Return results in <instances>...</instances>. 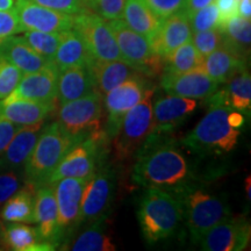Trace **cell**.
Wrapping results in <instances>:
<instances>
[{"instance_id": "6da1fadb", "label": "cell", "mask_w": 251, "mask_h": 251, "mask_svg": "<svg viewBox=\"0 0 251 251\" xmlns=\"http://www.w3.org/2000/svg\"><path fill=\"white\" fill-rule=\"evenodd\" d=\"M170 134L149 135L136 153L131 179L144 187L172 188L175 192L190 184L191 168Z\"/></svg>"}, {"instance_id": "7a4b0ae2", "label": "cell", "mask_w": 251, "mask_h": 251, "mask_svg": "<svg viewBox=\"0 0 251 251\" xmlns=\"http://www.w3.org/2000/svg\"><path fill=\"white\" fill-rule=\"evenodd\" d=\"M137 218L144 240L153 244L176 233L184 219L183 205L166 190L148 187L140 201Z\"/></svg>"}, {"instance_id": "3957f363", "label": "cell", "mask_w": 251, "mask_h": 251, "mask_svg": "<svg viewBox=\"0 0 251 251\" xmlns=\"http://www.w3.org/2000/svg\"><path fill=\"white\" fill-rule=\"evenodd\" d=\"M205 117L183 139V144L194 153L229 152L240 137V128L230 121L233 108L219 103H208Z\"/></svg>"}, {"instance_id": "277c9868", "label": "cell", "mask_w": 251, "mask_h": 251, "mask_svg": "<svg viewBox=\"0 0 251 251\" xmlns=\"http://www.w3.org/2000/svg\"><path fill=\"white\" fill-rule=\"evenodd\" d=\"M81 142L68 134L57 121L42 128L35 147L25 163V183L36 188L47 184L49 176L72 147Z\"/></svg>"}, {"instance_id": "5b68a950", "label": "cell", "mask_w": 251, "mask_h": 251, "mask_svg": "<svg viewBox=\"0 0 251 251\" xmlns=\"http://www.w3.org/2000/svg\"><path fill=\"white\" fill-rule=\"evenodd\" d=\"M175 193L183 205L184 219L193 243L200 242L209 229L230 216L227 203L202 188L187 184Z\"/></svg>"}, {"instance_id": "8992f818", "label": "cell", "mask_w": 251, "mask_h": 251, "mask_svg": "<svg viewBox=\"0 0 251 251\" xmlns=\"http://www.w3.org/2000/svg\"><path fill=\"white\" fill-rule=\"evenodd\" d=\"M109 141L103 129H100L72 147L49 176L47 184L63 178H89L106 163Z\"/></svg>"}, {"instance_id": "52a82bcc", "label": "cell", "mask_w": 251, "mask_h": 251, "mask_svg": "<svg viewBox=\"0 0 251 251\" xmlns=\"http://www.w3.org/2000/svg\"><path fill=\"white\" fill-rule=\"evenodd\" d=\"M149 87L143 99L127 112L117 135L113 137L115 158L127 162L134 158L152 130V97L155 90Z\"/></svg>"}, {"instance_id": "ba28073f", "label": "cell", "mask_w": 251, "mask_h": 251, "mask_svg": "<svg viewBox=\"0 0 251 251\" xmlns=\"http://www.w3.org/2000/svg\"><path fill=\"white\" fill-rule=\"evenodd\" d=\"M108 26L126 63L143 76L155 77L164 71V58L152 51L146 36L131 29L122 18L109 20Z\"/></svg>"}, {"instance_id": "9c48e42d", "label": "cell", "mask_w": 251, "mask_h": 251, "mask_svg": "<svg viewBox=\"0 0 251 251\" xmlns=\"http://www.w3.org/2000/svg\"><path fill=\"white\" fill-rule=\"evenodd\" d=\"M102 96L98 91L79 99L62 103L57 114L61 127L76 139L83 141L100 129L102 126Z\"/></svg>"}, {"instance_id": "30bf717a", "label": "cell", "mask_w": 251, "mask_h": 251, "mask_svg": "<svg viewBox=\"0 0 251 251\" xmlns=\"http://www.w3.org/2000/svg\"><path fill=\"white\" fill-rule=\"evenodd\" d=\"M72 29L85 42L94 61H124L111 28L100 15L92 11L75 15Z\"/></svg>"}, {"instance_id": "8fae6325", "label": "cell", "mask_w": 251, "mask_h": 251, "mask_svg": "<svg viewBox=\"0 0 251 251\" xmlns=\"http://www.w3.org/2000/svg\"><path fill=\"white\" fill-rule=\"evenodd\" d=\"M117 191V175L111 166L102 164L90 176L81 198L80 225L93 222L111 207Z\"/></svg>"}, {"instance_id": "7c38bea8", "label": "cell", "mask_w": 251, "mask_h": 251, "mask_svg": "<svg viewBox=\"0 0 251 251\" xmlns=\"http://www.w3.org/2000/svg\"><path fill=\"white\" fill-rule=\"evenodd\" d=\"M148 89L144 76L140 75L129 78L103 96L102 103L107 113L103 131L109 140L117 135L125 115L143 99Z\"/></svg>"}, {"instance_id": "4fadbf2b", "label": "cell", "mask_w": 251, "mask_h": 251, "mask_svg": "<svg viewBox=\"0 0 251 251\" xmlns=\"http://www.w3.org/2000/svg\"><path fill=\"white\" fill-rule=\"evenodd\" d=\"M89 178H63L51 184L58 213L61 240L67 238L80 225L81 198Z\"/></svg>"}, {"instance_id": "5bb4252c", "label": "cell", "mask_w": 251, "mask_h": 251, "mask_svg": "<svg viewBox=\"0 0 251 251\" xmlns=\"http://www.w3.org/2000/svg\"><path fill=\"white\" fill-rule=\"evenodd\" d=\"M59 71L54 63L49 62L41 70L24 74L7 98L2 101L31 100V101H51L57 99V81Z\"/></svg>"}, {"instance_id": "9a60e30c", "label": "cell", "mask_w": 251, "mask_h": 251, "mask_svg": "<svg viewBox=\"0 0 251 251\" xmlns=\"http://www.w3.org/2000/svg\"><path fill=\"white\" fill-rule=\"evenodd\" d=\"M15 14L26 30H39L47 33H62L72 29L75 15L62 13L43 6H40L29 0H17Z\"/></svg>"}, {"instance_id": "2e32d148", "label": "cell", "mask_w": 251, "mask_h": 251, "mask_svg": "<svg viewBox=\"0 0 251 251\" xmlns=\"http://www.w3.org/2000/svg\"><path fill=\"white\" fill-rule=\"evenodd\" d=\"M250 241V225L246 219H227L209 229L201 238L206 251H241Z\"/></svg>"}, {"instance_id": "e0dca14e", "label": "cell", "mask_w": 251, "mask_h": 251, "mask_svg": "<svg viewBox=\"0 0 251 251\" xmlns=\"http://www.w3.org/2000/svg\"><path fill=\"white\" fill-rule=\"evenodd\" d=\"M218 81L212 79L201 69L183 74L165 72L161 80V87L164 92L194 100L209 98L218 90Z\"/></svg>"}, {"instance_id": "ac0fdd59", "label": "cell", "mask_w": 251, "mask_h": 251, "mask_svg": "<svg viewBox=\"0 0 251 251\" xmlns=\"http://www.w3.org/2000/svg\"><path fill=\"white\" fill-rule=\"evenodd\" d=\"M197 106V100L171 94L158 98L152 107L151 134H171L196 111Z\"/></svg>"}, {"instance_id": "d6986e66", "label": "cell", "mask_w": 251, "mask_h": 251, "mask_svg": "<svg viewBox=\"0 0 251 251\" xmlns=\"http://www.w3.org/2000/svg\"><path fill=\"white\" fill-rule=\"evenodd\" d=\"M192 34L190 17L181 9L163 20L161 27L149 40V43L156 55L165 58L176 48L191 41Z\"/></svg>"}, {"instance_id": "ffe728a7", "label": "cell", "mask_w": 251, "mask_h": 251, "mask_svg": "<svg viewBox=\"0 0 251 251\" xmlns=\"http://www.w3.org/2000/svg\"><path fill=\"white\" fill-rule=\"evenodd\" d=\"M35 222L40 238L45 242H50L55 247L61 244L58 229L57 203L54 187L51 184L41 185L35 192Z\"/></svg>"}, {"instance_id": "44dd1931", "label": "cell", "mask_w": 251, "mask_h": 251, "mask_svg": "<svg viewBox=\"0 0 251 251\" xmlns=\"http://www.w3.org/2000/svg\"><path fill=\"white\" fill-rule=\"evenodd\" d=\"M42 128L43 122L21 126L4 151L0 153V169L20 170L35 147Z\"/></svg>"}, {"instance_id": "7402d4cb", "label": "cell", "mask_w": 251, "mask_h": 251, "mask_svg": "<svg viewBox=\"0 0 251 251\" xmlns=\"http://www.w3.org/2000/svg\"><path fill=\"white\" fill-rule=\"evenodd\" d=\"M56 100L51 101H31V100H0V115L19 126H30L45 122L54 112Z\"/></svg>"}, {"instance_id": "603a6c76", "label": "cell", "mask_w": 251, "mask_h": 251, "mask_svg": "<svg viewBox=\"0 0 251 251\" xmlns=\"http://www.w3.org/2000/svg\"><path fill=\"white\" fill-rule=\"evenodd\" d=\"M244 69H247V58L226 45L205 56L201 64V70L218 83H227Z\"/></svg>"}, {"instance_id": "cb8c5ba5", "label": "cell", "mask_w": 251, "mask_h": 251, "mask_svg": "<svg viewBox=\"0 0 251 251\" xmlns=\"http://www.w3.org/2000/svg\"><path fill=\"white\" fill-rule=\"evenodd\" d=\"M94 58L87 49V47L76 30L69 29L63 31L62 40L52 63L58 71L72 67L89 68Z\"/></svg>"}, {"instance_id": "d4e9b609", "label": "cell", "mask_w": 251, "mask_h": 251, "mask_svg": "<svg viewBox=\"0 0 251 251\" xmlns=\"http://www.w3.org/2000/svg\"><path fill=\"white\" fill-rule=\"evenodd\" d=\"M89 69L96 91L101 96H105L129 78L142 75L125 61H93Z\"/></svg>"}, {"instance_id": "484cf974", "label": "cell", "mask_w": 251, "mask_h": 251, "mask_svg": "<svg viewBox=\"0 0 251 251\" xmlns=\"http://www.w3.org/2000/svg\"><path fill=\"white\" fill-rule=\"evenodd\" d=\"M2 249L13 251H49L56 247L50 242L42 241L36 228L21 222H9L2 227Z\"/></svg>"}, {"instance_id": "4316f807", "label": "cell", "mask_w": 251, "mask_h": 251, "mask_svg": "<svg viewBox=\"0 0 251 251\" xmlns=\"http://www.w3.org/2000/svg\"><path fill=\"white\" fill-rule=\"evenodd\" d=\"M96 91L89 68L72 67L59 71L57 81V99L65 103L79 99Z\"/></svg>"}, {"instance_id": "83f0119b", "label": "cell", "mask_w": 251, "mask_h": 251, "mask_svg": "<svg viewBox=\"0 0 251 251\" xmlns=\"http://www.w3.org/2000/svg\"><path fill=\"white\" fill-rule=\"evenodd\" d=\"M0 56L14 64L23 74L39 71L49 62L25 41L23 36H11L0 46Z\"/></svg>"}, {"instance_id": "f1b7e54d", "label": "cell", "mask_w": 251, "mask_h": 251, "mask_svg": "<svg viewBox=\"0 0 251 251\" xmlns=\"http://www.w3.org/2000/svg\"><path fill=\"white\" fill-rule=\"evenodd\" d=\"M35 192L36 187L25 183L24 186L13 194L0 208V219L6 222H35Z\"/></svg>"}, {"instance_id": "f546056e", "label": "cell", "mask_w": 251, "mask_h": 251, "mask_svg": "<svg viewBox=\"0 0 251 251\" xmlns=\"http://www.w3.org/2000/svg\"><path fill=\"white\" fill-rule=\"evenodd\" d=\"M122 18L131 29L148 40L155 35L163 23L144 0H126Z\"/></svg>"}, {"instance_id": "4dcf8cb0", "label": "cell", "mask_w": 251, "mask_h": 251, "mask_svg": "<svg viewBox=\"0 0 251 251\" xmlns=\"http://www.w3.org/2000/svg\"><path fill=\"white\" fill-rule=\"evenodd\" d=\"M117 249L108 233L106 216L91 222L90 228L84 230L69 244L72 251H114Z\"/></svg>"}, {"instance_id": "1f68e13d", "label": "cell", "mask_w": 251, "mask_h": 251, "mask_svg": "<svg viewBox=\"0 0 251 251\" xmlns=\"http://www.w3.org/2000/svg\"><path fill=\"white\" fill-rule=\"evenodd\" d=\"M219 29L224 34V45L247 58L251 43V24L249 19L237 14L225 21Z\"/></svg>"}, {"instance_id": "d6a6232c", "label": "cell", "mask_w": 251, "mask_h": 251, "mask_svg": "<svg viewBox=\"0 0 251 251\" xmlns=\"http://www.w3.org/2000/svg\"><path fill=\"white\" fill-rule=\"evenodd\" d=\"M164 71L170 74H183L201 69L203 57L194 48L191 41L176 48L164 58Z\"/></svg>"}, {"instance_id": "836d02e7", "label": "cell", "mask_w": 251, "mask_h": 251, "mask_svg": "<svg viewBox=\"0 0 251 251\" xmlns=\"http://www.w3.org/2000/svg\"><path fill=\"white\" fill-rule=\"evenodd\" d=\"M228 102L233 109L240 112H249L251 107V77L247 69L237 72L228 80Z\"/></svg>"}, {"instance_id": "e575fe53", "label": "cell", "mask_w": 251, "mask_h": 251, "mask_svg": "<svg viewBox=\"0 0 251 251\" xmlns=\"http://www.w3.org/2000/svg\"><path fill=\"white\" fill-rule=\"evenodd\" d=\"M62 34L63 31L62 33H47V31L39 30H26L23 37L37 54L48 61H52L56 50L61 43Z\"/></svg>"}, {"instance_id": "d590c367", "label": "cell", "mask_w": 251, "mask_h": 251, "mask_svg": "<svg viewBox=\"0 0 251 251\" xmlns=\"http://www.w3.org/2000/svg\"><path fill=\"white\" fill-rule=\"evenodd\" d=\"M224 34L219 28L202 31H196L192 34L191 42L202 57L214 51L224 45Z\"/></svg>"}, {"instance_id": "8d00e7d4", "label": "cell", "mask_w": 251, "mask_h": 251, "mask_svg": "<svg viewBox=\"0 0 251 251\" xmlns=\"http://www.w3.org/2000/svg\"><path fill=\"white\" fill-rule=\"evenodd\" d=\"M190 24L193 33L208 29H215L221 26V18H220L219 9L214 4H209L190 17Z\"/></svg>"}, {"instance_id": "74e56055", "label": "cell", "mask_w": 251, "mask_h": 251, "mask_svg": "<svg viewBox=\"0 0 251 251\" xmlns=\"http://www.w3.org/2000/svg\"><path fill=\"white\" fill-rule=\"evenodd\" d=\"M23 71L0 56V100L7 98L18 86Z\"/></svg>"}, {"instance_id": "f35d334b", "label": "cell", "mask_w": 251, "mask_h": 251, "mask_svg": "<svg viewBox=\"0 0 251 251\" xmlns=\"http://www.w3.org/2000/svg\"><path fill=\"white\" fill-rule=\"evenodd\" d=\"M23 186V178L19 170L0 169V208Z\"/></svg>"}, {"instance_id": "ab89813d", "label": "cell", "mask_w": 251, "mask_h": 251, "mask_svg": "<svg viewBox=\"0 0 251 251\" xmlns=\"http://www.w3.org/2000/svg\"><path fill=\"white\" fill-rule=\"evenodd\" d=\"M29 1L43 6V7L71 15H77L90 11L85 0H29Z\"/></svg>"}, {"instance_id": "60d3db41", "label": "cell", "mask_w": 251, "mask_h": 251, "mask_svg": "<svg viewBox=\"0 0 251 251\" xmlns=\"http://www.w3.org/2000/svg\"><path fill=\"white\" fill-rule=\"evenodd\" d=\"M125 5L126 0H96L92 12H96L105 20H114L122 18Z\"/></svg>"}, {"instance_id": "b9f144b4", "label": "cell", "mask_w": 251, "mask_h": 251, "mask_svg": "<svg viewBox=\"0 0 251 251\" xmlns=\"http://www.w3.org/2000/svg\"><path fill=\"white\" fill-rule=\"evenodd\" d=\"M24 28L19 21L15 12L0 11V46L5 42L8 37L23 33Z\"/></svg>"}, {"instance_id": "7bdbcfd3", "label": "cell", "mask_w": 251, "mask_h": 251, "mask_svg": "<svg viewBox=\"0 0 251 251\" xmlns=\"http://www.w3.org/2000/svg\"><path fill=\"white\" fill-rule=\"evenodd\" d=\"M150 9L162 20L184 9L186 0H144Z\"/></svg>"}, {"instance_id": "ee69618b", "label": "cell", "mask_w": 251, "mask_h": 251, "mask_svg": "<svg viewBox=\"0 0 251 251\" xmlns=\"http://www.w3.org/2000/svg\"><path fill=\"white\" fill-rule=\"evenodd\" d=\"M21 126L15 125L0 115V153L4 151Z\"/></svg>"}, {"instance_id": "f6af8a7d", "label": "cell", "mask_w": 251, "mask_h": 251, "mask_svg": "<svg viewBox=\"0 0 251 251\" xmlns=\"http://www.w3.org/2000/svg\"><path fill=\"white\" fill-rule=\"evenodd\" d=\"M214 1L219 9L222 24L227 21L228 19L238 14V1L240 0H214Z\"/></svg>"}, {"instance_id": "bcb514c9", "label": "cell", "mask_w": 251, "mask_h": 251, "mask_svg": "<svg viewBox=\"0 0 251 251\" xmlns=\"http://www.w3.org/2000/svg\"><path fill=\"white\" fill-rule=\"evenodd\" d=\"M212 2H214V0H186L184 11L186 12L188 17H191V15L196 13L197 11L206 7V6L212 4Z\"/></svg>"}, {"instance_id": "7dc6e473", "label": "cell", "mask_w": 251, "mask_h": 251, "mask_svg": "<svg viewBox=\"0 0 251 251\" xmlns=\"http://www.w3.org/2000/svg\"><path fill=\"white\" fill-rule=\"evenodd\" d=\"M238 15L249 19L251 18V0H240L238 1Z\"/></svg>"}, {"instance_id": "c3c4849f", "label": "cell", "mask_w": 251, "mask_h": 251, "mask_svg": "<svg viewBox=\"0 0 251 251\" xmlns=\"http://www.w3.org/2000/svg\"><path fill=\"white\" fill-rule=\"evenodd\" d=\"M17 0H0V11L14 12Z\"/></svg>"}, {"instance_id": "681fc988", "label": "cell", "mask_w": 251, "mask_h": 251, "mask_svg": "<svg viewBox=\"0 0 251 251\" xmlns=\"http://www.w3.org/2000/svg\"><path fill=\"white\" fill-rule=\"evenodd\" d=\"M246 192L248 196V199H251V177L248 176L247 179H246Z\"/></svg>"}, {"instance_id": "f907efd6", "label": "cell", "mask_w": 251, "mask_h": 251, "mask_svg": "<svg viewBox=\"0 0 251 251\" xmlns=\"http://www.w3.org/2000/svg\"><path fill=\"white\" fill-rule=\"evenodd\" d=\"M94 1H96V0H85V2H86V5H87V7H89L90 11H92L93 5H94Z\"/></svg>"}, {"instance_id": "816d5d0a", "label": "cell", "mask_w": 251, "mask_h": 251, "mask_svg": "<svg viewBox=\"0 0 251 251\" xmlns=\"http://www.w3.org/2000/svg\"><path fill=\"white\" fill-rule=\"evenodd\" d=\"M2 227H4V225H2V222L0 221V249H2V243H1V236H2Z\"/></svg>"}]
</instances>
